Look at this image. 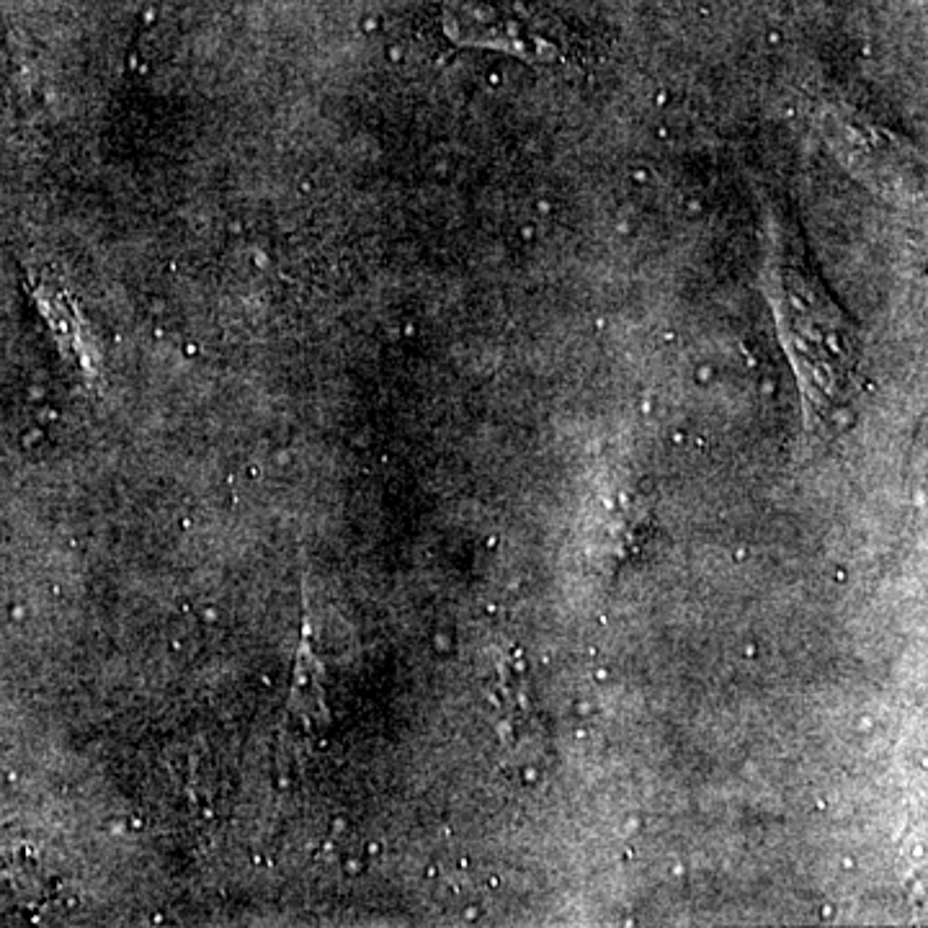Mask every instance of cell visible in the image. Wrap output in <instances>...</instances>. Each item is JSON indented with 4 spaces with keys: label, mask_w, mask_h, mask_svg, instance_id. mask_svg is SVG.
<instances>
[{
    "label": "cell",
    "mask_w": 928,
    "mask_h": 928,
    "mask_svg": "<svg viewBox=\"0 0 928 928\" xmlns=\"http://www.w3.org/2000/svg\"><path fill=\"white\" fill-rule=\"evenodd\" d=\"M524 779H526V782H537V771H534V769H526V771H524Z\"/></svg>",
    "instance_id": "cell-1"
},
{
    "label": "cell",
    "mask_w": 928,
    "mask_h": 928,
    "mask_svg": "<svg viewBox=\"0 0 928 928\" xmlns=\"http://www.w3.org/2000/svg\"><path fill=\"white\" fill-rule=\"evenodd\" d=\"M745 655H748V658H753V655H756V645H748V648H745Z\"/></svg>",
    "instance_id": "cell-2"
},
{
    "label": "cell",
    "mask_w": 928,
    "mask_h": 928,
    "mask_svg": "<svg viewBox=\"0 0 928 928\" xmlns=\"http://www.w3.org/2000/svg\"><path fill=\"white\" fill-rule=\"evenodd\" d=\"M823 916H825V918H831V916H833V908H831V905H828V908H823Z\"/></svg>",
    "instance_id": "cell-3"
}]
</instances>
